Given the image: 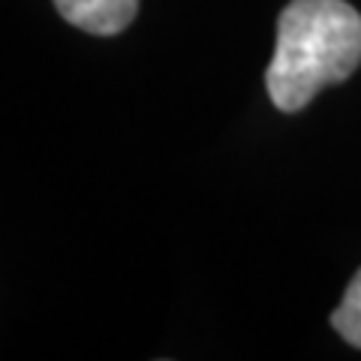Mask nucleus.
I'll use <instances>...</instances> for the list:
<instances>
[{"instance_id":"1","label":"nucleus","mask_w":361,"mask_h":361,"mask_svg":"<svg viewBox=\"0 0 361 361\" xmlns=\"http://www.w3.org/2000/svg\"><path fill=\"white\" fill-rule=\"evenodd\" d=\"M361 63V16L346 0H292L277 21L265 87L280 111H301Z\"/></svg>"},{"instance_id":"2","label":"nucleus","mask_w":361,"mask_h":361,"mask_svg":"<svg viewBox=\"0 0 361 361\" xmlns=\"http://www.w3.org/2000/svg\"><path fill=\"white\" fill-rule=\"evenodd\" d=\"M61 18L97 37H115L139 13V0H54Z\"/></svg>"},{"instance_id":"3","label":"nucleus","mask_w":361,"mask_h":361,"mask_svg":"<svg viewBox=\"0 0 361 361\" xmlns=\"http://www.w3.org/2000/svg\"><path fill=\"white\" fill-rule=\"evenodd\" d=\"M331 325L346 343L361 349V268H358V274L349 280L343 301L337 304V310L331 313Z\"/></svg>"}]
</instances>
